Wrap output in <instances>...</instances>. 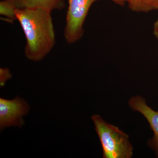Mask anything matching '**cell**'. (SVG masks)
<instances>
[{
    "label": "cell",
    "mask_w": 158,
    "mask_h": 158,
    "mask_svg": "<svg viewBox=\"0 0 158 158\" xmlns=\"http://www.w3.org/2000/svg\"><path fill=\"white\" fill-rule=\"evenodd\" d=\"M17 9H39L52 12L65 7L64 0H14Z\"/></svg>",
    "instance_id": "obj_6"
},
{
    "label": "cell",
    "mask_w": 158,
    "mask_h": 158,
    "mask_svg": "<svg viewBox=\"0 0 158 158\" xmlns=\"http://www.w3.org/2000/svg\"><path fill=\"white\" fill-rule=\"evenodd\" d=\"M91 119L102 148L104 158H131L133 147L127 135L118 127L105 121L99 115H93Z\"/></svg>",
    "instance_id": "obj_2"
},
{
    "label": "cell",
    "mask_w": 158,
    "mask_h": 158,
    "mask_svg": "<svg viewBox=\"0 0 158 158\" xmlns=\"http://www.w3.org/2000/svg\"><path fill=\"white\" fill-rule=\"evenodd\" d=\"M128 103L133 111L141 113L149 123L153 131L154 136L148 140V145L155 151L158 157V111H155L148 106L145 98L141 96L131 98Z\"/></svg>",
    "instance_id": "obj_5"
},
{
    "label": "cell",
    "mask_w": 158,
    "mask_h": 158,
    "mask_svg": "<svg viewBox=\"0 0 158 158\" xmlns=\"http://www.w3.org/2000/svg\"><path fill=\"white\" fill-rule=\"evenodd\" d=\"M17 9L14 0H2L0 2V15L8 22L12 23L16 19L15 11Z\"/></svg>",
    "instance_id": "obj_8"
},
{
    "label": "cell",
    "mask_w": 158,
    "mask_h": 158,
    "mask_svg": "<svg viewBox=\"0 0 158 158\" xmlns=\"http://www.w3.org/2000/svg\"><path fill=\"white\" fill-rule=\"evenodd\" d=\"M30 105L23 99L17 96L12 100L0 98V128L9 127L19 128L24 124L23 117L27 115Z\"/></svg>",
    "instance_id": "obj_4"
},
{
    "label": "cell",
    "mask_w": 158,
    "mask_h": 158,
    "mask_svg": "<svg viewBox=\"0 0 158 158\" xmlns=\"http://www.w3.org/2000/svg\"><path fill=\"white\" fill-rule=\"evenodd\" d=\"M129 8L136 12H148L158 10V0H127Z\"/></svg>",
    "instance_id": "obj_7"
},
{
    "label": "cell",
    "mask_w": 158,
    "mask_h": 158,
    "mask_svg": "<svg viewBox=\"0 0 158 158\" xmlns=\"http://www.w3.org/2000/svg\"><path fill=\"white\" fill-rule=\"evenodd\" d=\"M97 0H68L64 29L66 42L72 44L78 41L84 33V24L90 8Z\"/></svg>",
    "instance_id": "obj_3"
},
{
    "label": "cell",
    "mask_w": 158,
    "mask_h": 158,
    "mask_svg": "<svg viewBox=\"0 0 158 158\" xmlns=\"http://www.w3.org/2000/svg\"><path fill=\"white\" fill-rule=\"evenodd\" d=\"M12 77L11 73L9 69L1 68L0 69V85L3 87L6 84V82Z\"/></svg>",
    "instance_id": "obj_9"
},
{
    "label": "cell",
    "mask_w": 158,
    "mask_h": 158,
    "mask_svg": "<svg viewBox=\"0 0 158 158\" xmlns=\"http://www.w3.org/2000/svg\"><path fill=\"white\" fill-rule=\"evenodd\" d=\"M98 1H99V0H97ZM108 1H112L119 6H123L126 3H127V0H108Z\"/></svg>",
    "instance_id": "obj_11"
},
{
    "label": "cell",
    "mask_w": 158,
    "mask_h": 158,
    "mask_svg": "<svg viewBox=\"0 0 158 158\" xmlns=\"http://www.w3.org/2000/svg\"><path fill=\"white\" fill-rule=\"evenodd\" d=\"M15 16L25 36L26 57L34 62L41 61L56 44L51 12L39 9H17Z\"/></svg>",
    "instance_id": "obj_1"
},
{
    "label": "cell",
    "mask_w": 158,
    "mask_h": 158,
    "mask_svg": "<svg viewBox=\"0 0 158 158\" xmlns=\"http://www.w3.org/2000/svg\"><path fill=\"white\" fill-rule=\"evenodd\" d=\"M153 34L156 38L158 39V19L154 23Z\"/></svg>",
    "instance_id": "obj_10"
}]
</instances>
